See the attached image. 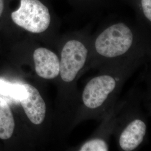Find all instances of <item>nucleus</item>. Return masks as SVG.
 I'll list each match as a JSON object with an SVG mask.
<instances>
[{
  "mask_svg": "<svg viewBox=\"0 0 151 151\" xmlns=\"http://www.w3.org/2000/svg\"><path fill=\"white\" fill-rule=\"evenodd\" d=\"M11 16L16 25L32 33L45 31L50 22L48 9L39 0H21L19 8Z\"/></svg>",
  "mask_w": 151,
  "mask_h": 151,
  "instance_id": "nucleus-1",
  "label": "nucleus"
},
{
  "mask_svg": "<svg viewBox=\"0 0 151 151\" xmlns=\"http://www.w3.org/2000/svg\"><path fill=\"white\" fill-rule=\"evenodd\" d=\"M130 29L123 23L113 25L97 37L95 48L99 54L113 58L125 53L133 43Z\"/></svg>",
  "mask_w": 151,
  "mask_h": 151,
  "instance_id": "nucleus-2",
  "label": "nucleus"
},
{
  "mask_svg": "<svg viewBox=\"0 0 151 151\" xmlns=\"http://www.w3.org/2000/svg\"><path fill=\"white\" fill-rule=\"evenodd\" d=\"M87 49L79 41L70 40L65 44L61 53L60 73L65 82L74 80L86 60Z\"/></svg>",
  "mask_w": 151,
  "mask_h": 151,
  "instance_id": "nucleus-3",
  "label": "nucleus"
},
{
  "mask_svg": "<svg viewBox=\"0 0 151 151\" xmlns=\"http://www.w3.org/2000/svg\"><path fill=\"white\" fill-rule=\"evenodd\" d=\"M116 81L110 76H101L88 82L82 93V100L85 106L90 109L100 106L113 91Z\"/></svg>",
  "mask_w": 151,
  "mask_h": 151,
  "instance_id": "nucleus-4",
  "label": "nucleus"
},
{
  "mask_svg": "<svg viewBox=\"0 0 151 151\" xmlns=\"http://www.w3.org/2000/svg\"><path fill=\"white\" fill-rule=\"evenodd\" d=\"M24 86L26 92L20 101L22 106L31 122L35 125L42 124L45 116V103L35 87L27 83Z\"/></svg>",
  "mask_w": 151,
  "mask_h": 151,
  "instance_id": "nucleus-5",
  "label": "nucleus"
},
{
  "mask_svg": "<svg viewBox=\"0 0 151 151\" xmlns=\"http://www.w3.org/2000/svg\"><path fill=\"white\" fill-rule=\"evenodd\" d=\"M36 73L45 79L57 77L60 70V62L57 55L48 49L39 48L33 54Z\"/></svg>",
  "mask_w": 151,
  "mask_h": 151,
  "instance_id": "nucleus-6",
  "label": "nucleus"
},
{
  "mask_svg": "<svg viewBox=\"0 0 151 151\" xmlns=\"http://www.w3.org/2000/svg\"><path fill=\"white\" fill-rule=\"evenodd\" d=\"M145 123L139 119L131 122L121 134L119 139L120 147L125 151L134 150L140 145L146 134Z\"/></svg>",
  "mask_w": 151,
  "mask_h": 151,
  "instance_id": "nucleus-7",
  "label": "nucleus"
},
{
  "mask_svg": "<svg viewBox=\"0 0 151 151\" xmlns=\"http://www.w3.org/2000/svg\"><path fill=\"white\" fill-rule=\"evenodd\" d=\"M15 122L11 109L5 100L0 97V138L8 139L13 134Z\"/></svg>",
  "mask_w": 151,
  "mask_h": 151,
  "instance_id": "nucleus-8",
  "label": "nucleus"
},
{
  "mask_svg": "<svg viewBox=\"0 0 151 151\" xmlns=\"http://www.w3.org/2000/svg\"><path fill=\"white\" fill-rule=\"evenodd\" d=\"M25 88L23 85L11 83L7 81L0 80V94L9 96L20 101L25 94Z\"/></svg>",
  "mask_w": 151,
  "mask_h": 151,
  "instance_id": "nucleus-9",
  "label": "nucleus"
},
{
  "mask_svg": "<svg viewBox=\"0 0 151 151\" xmlns=\"http://www.w3.org/2000/svg\"><path fill=\"white\" fill-rule=\"evenodd\" d=\"M108 145L102 139H96L89 140L82 146L80 150L81 151H108Z\"/></svg>",
  "mask_w": 151,
  "mask_h": 151,
  "instance_id": "nucleus-10",
  "label": "nucleus"
},
{
  "mask_svg": "<svg viewBox=\"0 0 151 151\" xmlns=\"http://www.w3.org/2000/svg\"><path fill=\"white\" fill-rule=\"evenodd\" d=\"M141 4L145 15L150 21H151V0H141Z\"/></svg>",
  "mask_w": 151,
  "mask_h": 151,
  "instance_id": "nucleus-11",
  "label": "nucleus"
},
{
  "mask_svg": "<svg viewBox=\"0 0 151 151\" xmlns=\"http://www.w3.org/2000/svg\"><path fill=\"white\" fill-rule=\"evenodd\" d=\"M4 9V0H0V16H1Z\"/></svg>",
  "mask_w": 151,
  "mask_h": 151,
  "instance_id": "nucleus-12",
  "label": "nucleus"
}]
</instances>
